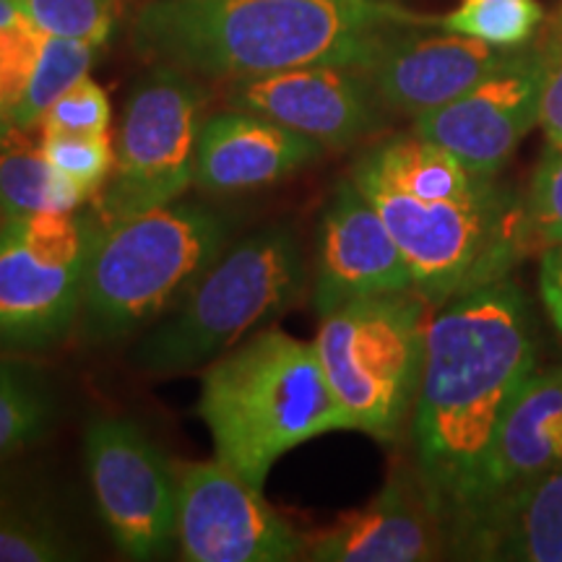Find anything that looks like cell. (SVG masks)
<instances>
[{"label":"cell","mask_w":562,"mask_h":562,"mask_svg":"<svg viewBox=\"0 0 562 562\" xmlns=\"http://www.w3.org/2000/svg\"><path fill=\"white\" fill-rule=\"evenodd\" d=\"M533 372L531 313L510 279L459 294L427 326L412 435L448 524L474 503L505 412Z\"/></svg>","instance_id":"cell-1"},{"label":"cell","mask_w":562,"mask_h":562,"mask_svg":"<svg viewBox=\"0 0 562 562\" xmlns=\"http://www.w3.org/2000/svg\"><path fill=\"white\" fill-rule=\"evenodd\" d=\"M432 24L398 0H149L131 45L151 66L232 83L305 66L364 70L398 34Z\"/></svg>","instance_id":"cell-2"},{"label":"cell","mask_w":562,"mask_h":562,"mask_svg":"<svg viewBox=\"0 0 562 562\" xmlns=\"http://www.w3.org/2000/svg\"><path fill=\"white\" fill-rule=\"evenodd\" d=\"M199 417L214 456L263 490L273 463L318 435L351 430L313 341L261 328L206 364Z\"/></svg>","instance_id":"cell-3"},{"label":"cell","mask_w":562,"mask_h":562,"mask_svg":"<svg viewBox=\"0 0 562 562\" xmlns=\"http://www.w3.org/2000/svg\"><path fill=\"white\" fill-rule=\"evenodd\" d=\"M232 227L235 222L224 211L193 201L102 224L83 290V339H128L172 311L227 248Z\"/></svg>","instance_id":"cell-4"},{"label":"cell","mask_w":562,"mask_h":562,"mask_svg":"<svg viewBox=\"0 0 562 562\" xmlns=\"http://www.w3.org/2000/svg\"><path fill=\"white\" fill-rule=\"evenodd\" d=\"M307 281L297 235L286 224L261 227L227 248L133 351L149 375H175L214 362L286 313Z\"/></svg>","instance_id":"cell-5"},{"label":"cell","mask_w":562,"mask_h":562,"mask_svg":"<svg viewBox=\"0 0 562 562\" xmlns=\"http://www.w3.org/2000/svg\"><path fill=\"white\" fill-rule=\"evenodd\" d=\"M393 240L427 305H446L463 292L508 279L526 250L524 203L487 178L456 199H414L383 182L349 175Z\"/></svg>","instance_id":"cell-6"},{"label":"cell","mask_w":562,"mask_h":562,"mask_svg":"<svg viewBox=\"0 0 562 562\" xmlns=\"http://www.w3.org/2000/svg\"><path fill=\"white\" fill-rule=\"evenodd\" d=\"M425 305L417 292H396L321 315L313 344L351 430L383 442L402 432L425 372Z\"/></svg>","instance_id":"cell-7"},{"label":"cell","mask_w":562,"mask_h":562,"mask_svg":"<svg viewBox=\"0 0 562 562\" xmlns=\"http://www.w3.org/2000/svg\"><path fill=\"white\" fill-rule=\"evenodd\" d=\"M102 222L81 211L0 224V355H37L66 341L81 318L91 250Z\"/></svg>","instance_id":"cell-8"},{"label":"cell","mask_w":562,"mask_h":562,"mask_svg":"<svg viewBox=\"0 0 562 562\" xmlns=\"http://www.w3.org/2000/svg\"><path fill=\"white\" fill-rule=\"evenodd\" d=\"M206 91L172 66H151L131 89L115 140V170L97 195L102 224L180 201L195 180Z\"/></svg>","instance_id":"cell-9"},{"label":"cell","mask_w":562,"mask_h":562,"mask_svg":"<svg viewBox=\"0 0 562 562\" xmlns=\"http://www.w3.org/2000/svg\"><path fill=\"white\" fill-rule=\"evenodd\" d=\"M83 463L112 542L131 560H159L175 542L178 480L151 435L133 419H91Z\"/></svg>","instance_id":"cell-10"},{"label":"cell","mask_w":562,"mask_h":562,"mask_svg":"<svg viewBox=\"0 0 562 562\" xmlns=\"http://www.w3.org/2000/svg\"><path fill=\"white\" fill-rule=\"evenodd\" d=\"M175 539L188 562H290L305 558L300 533L263 490L227 463H175Z\"/></svg>","instance_id":"cell-11"},{"label":"cell","mask_w":562,"mask_h":562,"mask_svg":"<svg viewBox=\"0 0 562 562\" xmlns=\"http://www.w3.org/2000/svg\"><path fill=\"white\" fill-rule=\"evenodd\" d=\"M544 76V45L516 47L503 66L459 100L419 115L414 133L456 154L474 172L495 178L539 123Z\"/></svg>","instance_id":"cell-12"},{"label":"cell","mask_w":562,"mask_h":562,"mask_svg":"<svg viewBox=\"0 0 562 562\" xmlns=\"http://www.w3.org/2000/svg\"><path fill=\"white\" fill-rule=\"evenodd\" d=\"M448 552V518L419 467H396L362 508L305 533L315 562H425Z\"/></svg>","instance_id":"cell-13"},{"label":"cell","mask_w":562,"mask_h":562,"mask_svg":"<svg viewBox=\"0 0 562 562\" xmlns=\"http://www.w3.org/2000/svg\"><path fill=\"white\" fill-rule=\"evenodd\" d=\"M229 108L271 117L323 149H344L381 123V102L362 68L305 66L232 81Z\"/></svg>","instance_id":"cell-14"},{"label":"cell","mask_w":562,"mask_h":562,"mask_svg":"<svg viewBox=\"0 0 562 562\" xmlns=\"http://www.w3.org/2000/svg\"><path fill=\"white\" fill-rule=\"evenodd\" d=\"M414 292V277L378 209L347 178L323 209L315 248L313 305L318 315L344 302Z\"/></svg>","instance_id":"cell-15"},{"label":"cell","mask_w":562,"mask_h":562,"mask_svg":"<svg viewBox=\"0 0 562 562\" xmlns=\"http://www.w3.org/2000/svg\"><path fill=\"white\" fill-rule=\"evenodd\" d=\"M516 47L490 45L463 34L427 32L417 26L398 34L364 68L383 110L417 121L425 112L459 100L503 66Z\"/></svg>","instance_id":"cell-16"},{"label":"cell","mask_w":562,"mask_h":562,"mask_svg":"<svg viewBox=\"0 0 562 562\" xmlns=\"http://www.w3.org/2000/svg\"><path fill=\"white\" fill-rule=\"evenodd\" d=\"M448 552L467 560L562 562V469L495 492L453 518Z\"/></svg>","instance_id":"cell-17"},{"label":"cell","mask_w":562,"mask_h":562,"mask_svg":"<svg viewBox=\"0 0 562 562\" xmlns=\"http://www.w3.org/2000/svg\"><path fill=\"white\" fill-rule=\"evenodd\" d=\"M318 140L271 117L229 108L203 121L193 186L209 195H235L277 186L323 157Z\"/></svg>","instance_id":"cell-18"},{"label":"cell","mask_w":562,"mask_h":562,"mask_svg":"<svg viewBox=\"0 0 562 562\" xmlns=\"http://www.w3.org/2000/svg\"><path fill=\"white\" fill-rule=\"evenodd\" d=\"M552 469H562V368L533 372L518 391L492 442L472 505Z\"/></svg>","instance_id":"cell-19"},{"label":"cell","mask_w":562,"mask_h":562,"mask_svg":"<svg viewBox=\"0 0 562 562\" xmlns=\"http://www.w3.org/2000/svg\"><path fill=\"white\" fill-rule=\"evenodd\" d=\"M91 199L55 170L42 151L40 131L0 125V216L79 211Z\"/></svg>","instance_id":"cell-20"},{"label":"cell","mask_w":562,"mask_h":562,"mask_svg":"<svg viewBox=\"0 0 562 562\" xmlns=\"http://www.w3.org/2000/svg\"><path fill=\"white\" fill-rule=\"evenodd\" d=\"M55 417L53 383L32 364L0 357V461L45 438Z\"/></svg>","instance_id":"cell-21"},{"label":"cell","mask_w":562,"mask_h":562,"mask_svg":"<svg viewBox=\"0 0 562 562\" xmlns=\"http://www.w3.org/2000/svg\"><path fill=\"white\" fill-rule=\"evenodd\" d=\"M81 547L58 513L21 492L0 490V562L79 560Z\"/></svg>","instance_id":"cell-22"},{"label":"cell","mask_w":562,"mask_h":562,"mask_svg":"<svg viewBox=\"0 0 562 562\" xmlns=\"http://www.w3.org/2000/svg\"><path fill=\"white\" fill-rule=\"evenodd\" d=\"M97 50H100V47L89 45V42L50 37V34H47L37 70H34L30 89H26L24 100H21L11 125H19V128L26 131H40V123L42 117L47 115V110H50L76 81L89 76L91 66H94Z\"/></svg>","instance_id":"cell-23"},{"label":"cell","mask_w":562,"mask_h":562,"mask_svg":"<svg viewBox=\"0 0 562 562\" xmlns=\"http://www.w3.org/2000/svg\"><path fill=\"white\" fill-rule=\"evenodd\" d=\"M544 11L537 0H461L438 26L490 45L521 47L542 24Z\"/></svg>","instance_id":"cell-24"},{"label":"cell","mask_w":562,"mask_h":562,"mask_svg":"<svg viewBox=\"0 0 562 562\" xmlns=\"http://www.w3.org/2000/svg\"><path fill=\"white\" fill-rule=\"evenodd\" d=\"M21 16L50 37L102 47L123 19L128 0H16Z\"/></svg>","instance_id":"cell-25"},{"label":"cell","mask_w":562,"mask_h":562,"mask_svg":"<svg viewBox=\"0 0 562 562\" xmlns=\"http://www.w3.org/2000/svg\"><path fill=\"white\" fill-rule=\"evenodd\" d=\"M42 151L63 178L97 199L115 170V144L110 133H55L40 131Z\"/></svg>","instance_id":"cell-26"},{"label":"cell","mask_w":562,"mask_h":562,"mask_svg":"<svg viewBox=\"0 0 562 562\" xmlns=\"http://www.w3.org/2000/svg\"><path fill=\"white\" fill-rule=\"evenodd\" d=\"M47 34L21 16L0 30V125H11L34 70H37Z\"/></svg>","instance_id":"cell-27"},{"label":"cell","mask_w":562,"mask_h":562,"mask_svg":"<svg viewBox=\"0 0 562 562\" xmlns=\"http://www.w3.org/2000/svg\"><path fill=\"white\" fill-rule=\"evenodd\" d=\"M526 248H547L562 237V149L544 151L524 199Z\"/></svg>","instance_id":"cell-28"},{"label":"cell","mask_w":562,"mask_h":562,"mask_svg":"<svg viewBox=\"0 0 562 562\" xmlns=\"http://www.w3.org/2000/svg\"><path fill=\"white\" fill-rule=\"evenodd\" d=\"M112 104L108 91L89 76L76 81L42 117L40 131L55 133H110Z\"/></svg>","instance_id":"cell-29"},{"label":"cell","mask_w":562,"mask_h":562,"mask_svg":"<svg viewBox=\"0 0 562 562\" xmlns=\"http://www.w3.org/2000/svg\"><path fill=\"white\" fill-rule=\"evenodd\" d=\"M547 53V76L542 91V123L544 136L554 149H562V16L554 24L550 40L544 42Z\"/></svg>","instance_id":"cell-30"},{"label":"cell","mask_w":562,"mask_h":562,"mask_svg":"<svg viewBox=\"0 0 562 562\" xmlns=\"http://www.w3.org/2000/svg\"><path fill=\"white\" fill-rule=\"evenodd\" d=\"M539 290H542V302L554 328L562 334V237L542 248Z\"/></svg>","instance_id":"cell-31"},{"label":"cell","mask_w":562,"mask_h":562,"mask_svg":"<svg viewBox=\"0 0 562 562\" xmlns=\"http://www.w3.org/2000/svg\"><path fill=\"white\" fill-rule=\"evenodd\" d=\"M19 19H21V11H19L16 0H0V30L13 24V21H19Z\"/></svg>","instance_id":"cell-32"},{"label":"cell","mask_w":562,"mask_h":562,"mask_svg":"<svg viewBox=\"0 0 562 562\" xmlns=\"http://www.w3.org/2000/svg\"><path fill=\"white\" fill-rule=\"evenodd\" d=\"M0 224H3V216H0Z\"/></svg>","instance_id":"cell-33"}]
</instances>
